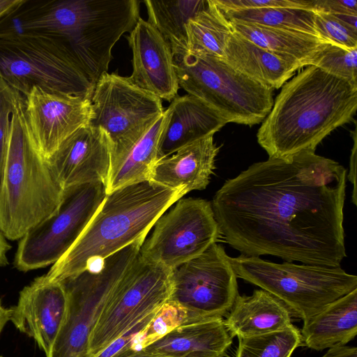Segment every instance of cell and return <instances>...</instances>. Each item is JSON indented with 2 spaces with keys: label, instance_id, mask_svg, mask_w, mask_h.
<instances>
[{
  "label": "cell",
  "instance_id": "obj_37",
  "mask_svg": "<svg viewBox=\"0 0 357 357\" xmlns=\"http://www.w3.org/2000/svg\"><path fill=\"white\" fill-rule=\"evenodd\" d=\"M355 129L351 131V135L354 141L353 148L351 149V154L350 157L349 172L347 174V179L354 185L352 202L356 205V152H357V128L356 121Z\"/></svg>",
  "mask_w": 357,
  "mask_h": 357
},
{
  "label": "cell",
  "instance_id": "obj_11",
  "mask_svg": "<svg viewBox=\"0 0 357 357\" xmlns=\"http://www.w3.org/2000/svg\"><path fill=\"white\" fill-rule=\"evenodd\" d=\"M171 275V269L147 261L139 254L108 298L93 328L89 340L91 357L168 301Z\"/></svg>",
  "mask_w": 357,
  "mask_h": 357
},
{
  "label": "cell",
  "instance_id": "obj_20",
  "mask_svg": "<svg viewBox=\"0 0 357 357\" xmlns=\"http://www.w3.org/2000/svg\"><path fill=\"white\" fill-rule=\"evenodd\" d=\"M232 337L222 317L181 325L143 351L162 357H223Z\"/></svg>",
  "mask_w": 357,
  "mask_h": 357
},
{
  "label": "cell",
  "instance_id": "obj_36",
  "mask_svg": "<svg viewBox=\"0 0 357 357\" xmlns=\"http://www.w3.org/2000/svg\"><path fill=\"white\" fill-rule=\"evenodd\" d=\"M314 12L357 15L356 0H312Z\"/></svg>",
  "mask_w": 357,
  "mask_h": 357
},
{
  "label": "cell",
  "instance_id": "obj_5",
  "mask_svg": "<svg viewBox=\"0 0 357 357\" xmlns=\"http://www.w3.org/2000/svg\"><path fill=\"white\" fill-rule=\"evenodd\" d=\"M237 277L281 301L303 322L325 306L357 288V277L340 266L278 264L259 257H230Z\"/></svg>",
  "mask_w": 357,
  "mask_h": 357
},
{
  "label": "cell",
  "instance_id": "obj_12",
  "mask_svg": "<svg viewBox=\"0 0 357 357\" xmlns=\"http://www.w3.org/2000/svg\"><path fill=\"white\" fill-rule=\"evenodd\" d=\"M236 279L229 257L215 243L172 269L168 301L185 309L197 321L226 317L238 295Z\"/></svg>",
  "mask_w": 357,
  "mask_h": 357
},
{
  "label": "cell",
  "instance_id": "obj_19",
  "mask_svg": "<svg viewBox=\"0 0 357 357\" xmlns=\"http://www.w3.org/2000/svg\"><path fill=\"white\" fill-rule=\"evenodd\" d=\"M219 149L213 135L186 145L158 160L149 181L169 189L182 190L185 194L204 190L215 169Z\"/></svg>",
  "mask_w": 357,
  "mask_h": 357
},
{
  "label": "cell",
  "instance_id": "obj_30",
  "mask_svg": "<svg viewBox=\"0 0 357 357\" xmlns=\"http://www.w3.org/2000/svg\"><path fill=\"white\" fill-rule=\"evenodd\" d=\"M196 321H198L185 309L167 301L158 309L148 326L139 333L133 350L136 353L140 351L176 327Z\"/></svg>",
  "mask_w": 357,
  "mask_h": 357
},
{
  "label": "cell",
  "instance_id": "obj_25",
  "mask_svg": "<svg viewBox=\"0 0 357 357\" xmlns=\"http://www.w3.org/2000/svg\"><path fill=\"white\" fill-rule=\"evenodd\" d=\"M164 122L163 113L126 153L111 164L107 194L125 185L149 181L158 161V142Z\"/></svg>",
  "mask_w": 357,
  "mask_h": 357
},
{
  "label": "cell",
  "instance_id": "obj_2",
  "mask_svg": "<svg viewBox=\"0 0 357 357\" xmlns=\"http://www.w3.org/2000/svg\"><path fill=\"white\" fill-rule=\"evenodd\" d=\"M357 86L308 66L282 86L257 133L268 158L314 151L334 130L353 120Z\"/></svg>",
  "mask_w": 357,
  "mask_h": 357
},
{
  "label": "cell",
  "instance_id": "obj_8",
  "mask_svg": "<svg viewBox=\"0 0 357 357\" xmlns=\"http://www.w3.org/2000/svg\"><path fill=\"white\" fill-rule=\"evenodd\" d=\"M0 77L24 97L38 86L91 99L94 89L66 46L43 35L0 38Z\"/></svg>",
  "mask_w": 357,
  "mask_h": 357
},
{
  "label": "cell",
  "instance_id": "obj_15",
  "mask_svg": "<svg viewBox=\"0 0 357 357\" xmlns=\"http://www.w3.org/2000/svg\"><path fill=\"white\" fill-rule=\"evenodd\" d=\"M46 161L63 189L91 183L106 186L110 142L102 129L87 124L68 137Z\"/></svg>",
  "mask_w": 357,
  "mask_h": 357
},
{
  "label": "cell",
  "instance_id": "obj_28",
  "mask_svg": "<svg viewBox=\"0 0 357 357\" xmlns=\"http://www.w3.org/2000/svg\"><path fill=\"white\" fill-rule=\"evenodd\" d=\"M220 10L228 20L303 32L320 37L315 26V13L313 10L280 7Z\"/></svg>",
  "mask_w": 357,
  "mask_h": 357
},
{
  "label": "cell",
  "instance_id": "obj_21",
  "mask_svg": "<svg viewBox=\"0 0 357 357\" xmlns=\"http://www.w3.org/2000/svg\"><path fill=\"white\" fill-rule=\"evenodd\" d=\"M289 308L264 289L251 296L238 295L224 323L230 335L238 338L282 330L292 324Z\"/></svg>",
  "mask_w": 357,
  "mask_h": 357
},
{
  "label": "cell",
  "instance_id": "obj_35",
  "mask_svg": "<svg viewBox=\"0 0 357 357\" xmlns=\"http://www.w3.org/2000/svg\"><path fill=\"white\" fill-rule=\"evenodd\" d=\"M24 96L0 77V119L24 105Z\"/></svg>",
  "mask_w": 357,
  "mask_h": 357
},
{
  "label": "cell",
  "instance_id": "obj_13",
  "mask_svg": "<svg viewBox=\"0 0 357 357\" xmlns=\"http://www.w3.org/2000/svg\"><path fill=\"white\" fill-rule=\"evenodd\" d=\"M153 226L139 254L171 270L199 256L221 237L211 204L203 199H178Z\"/></svg>",
  "mask_w": 357,
  "mask_h": 357
},
{
  "label": "cell",
  "instance_id": "obj_23",
  "mask_svg": "<svg viewBox=\"0 0 357 357\" xmlns=\"http://www.w3.org/2000/svg\"><path fill=\"white\" fill-rule=\"evenodd\" d=\"M302 342L316 351L346 345L357 335V288L303 322Z\"/></svg>",
  "mask_w": 357,
  "mask_h": 357
},
{
  "label": "cell",
  "instance_id": "obj_38",
  "mask_svg": "<svg viewBox=\"0 0 357 357\" xmlns=\"http://www.w3.org/2000/svg\"><path fill=\"white\" fill-rule=\"evenodd\" d=\"M321 357H357V348L346 345L333 347Z\"/></svg>",
  "mask_w": 357,
  "mask_h": 357
},
{
  "label": "cell",
  "instance_id": "obj_10",
  "mask_svg": "<svg viewBox=\"0 0 357 357\" xmlns=\"http://www.w3.org/2000/svg\"><path fill=\"white\" fill-rule=\"evenodd\" d=\"M91 102L89 124L107 135L111 164L126 153L165 111L160 98L116 73L101 75Z\"/></svg>",
  "mask_w": 357,
  "mask_h": 357
},
{
  "label": "cell",
  "instance_id": "obj_14",
  "mask_svg": "<svg viewBox=\"0 0 357 357\" xmlns=\"http://www.w3.org/2000/svg\"><path fill=\"white\" fill-rule=\"evenodd\" d=\"M24 117L41 155L49 158L92 115L91 99L35 86L24 97Z\"/></svg>",
  "mask_w": 357,
  "mask_h": 357
},
{
  "label": "cell",
  "instance_id": "obj_3",
  "mask_svg": "<svg viewBox=\"0 0 357 357\" xmlns=\"http://www.w3.org/2000/svg\"><path fill=\"white\" fill-rule=\"evenodd\" d=\"M185 192L144 181L106 195L84 231L46 276L61 282L135 243H143L157 220Z\"/></svg>",
  "mask_w": 357,
  "mask_h": 357
},
{
  "label": "cell",
  "instance_id": "obj_16",
  "mask_svg": "<svg viewBox=\"0 0 357 357\" xmlns=\"http://www.w3.org/2000/svg\"><path fill=\"white\" fill-rule=\"evenodd\" d=\"M67 304L62 282L43 275L20 291L17 305L10 308V321L32 337L47 356L65 318Z\"/></svg>",
  "mask_w": 357,
  "mask_h": 357
},
{
  "label": "cell",
  "instance_id": "obj_4",
  "mask_svg": "<svg viewBox=\"0 0 357 357\" xmlns=\"http://www.w3.org/2000/svg\"><path fill=\"white\" fill-rule=\"evenodd\" d=\"M24 107L11 116L0 187V231L11 241L20 239L51 215L63 191L31 137Z\"/></svg>",
  "mask_w": 357,
  "mask_h": 357
},
{
  "label": "cell",
  "instance_id": "obj_42",
  "mask_svg": "<svg viewBox=\"0 0 357 357\" xmlns=\"http://www.w3.org/2000/svg\"><path fill=\"white\" fill-rule=\"evenodd\" d=\"M10 308L4 307L0 301V334L8 321H10Z\"/></svg>",
  "mask_w": 357,
  "mask_h": 357
},
{
  "label": "cell",
  "instance_id": "obj_40",
  "mask_svg": "<svg viewBox=\"0 0 357 357\" xmlns=\"http://www.w3.org/2000/svg\"><path fill=\"white\" fill-rule=\"evenodd\" d=\"M24 1V0H0V18L15 9Z\"/></svg>",
  "mask_w": 357,
  "mask_h": 357
},
{
  "label": "cell",
  "instance_id": "obj_43",
  "mask_svg": "<svg viewBox=\"0 0 357 357\" xmlns=\"http://www.w3.org/2000/svg\"><path fill=\"white\" fill-rule=\"evenodd\" d=\"M129 357H162V356L146 353L142 350L140 351H138V352L134 354L133 355H132Z\"/></svg>",
  "mask_w": 357,
  "mask_h": 357
},
{
  "label": "cell",
  "instance_id": "obj_34",
  "mask_svg": "<svg viewBox=\"0 0 357 357\" xmlns=\"http://www.w3.org/2000/svg\"><path fill=\"white\" fill-rule=\"evenodd\" d=\"M221 10H238L280 7L314 11L312 0H213Z\"/></svg>",
  "mask_w": 357,
  "mask_h": 357
},
{
  "label": "cell",
  "instance_id": "obj_32",
  "mask_svg": "<svg viewBox=\"0 0 357 357\" xmlns=\"http://www.w3.org/2000/svg\"><path fill=\"white\" fill-rule=\"evenodd\" d=\"M314 13L315 26L321 38L344 49H357V33L347 29L331 14Z\"/></svg>",
  "mask_w": 357,
  "mask_h": 357
},
{
  "label": "cell",
  "instance_id": "obj_17",
  "mask_svg": "<svg viewBox=\"0 0 357 357\" xmlns=\"http://www.w3.org/2000/svg\"><path fill=\"white\" fill-rule=\"evenodd\" d=\"M129 33L132 73L128 79L161 100L172 101L177 96L179 85L170 47L155 28L142 17Z\"/></svg>",
  "mask_w": 357,
  "mask_h": 357
},
{
  "label": "cell",
  "instance_id": "obj_33",
  "mask_svg": "<svg viewBox=\"0 0 357 357\" xmlns=\"http://www.w3.org/2000/svg\"><path fill=\"white\" fill-rule=\"evenodd\" d=\"M158 310L134 324L94 357H129L135 354L132 347L137 335L148 326Z\"/></svg>",
  "mask_w": 357,
  "mask_h": 357
},
{
  "label": "cell",
  "instance_id": "obj_26",
  "mask_svg": "<svg viewBox=\"0 0 357 357\" xmlns=\"http://www.w3.org/2000/svg\"><path fill=\"white\" fill-rule=\"evenodd\" d=\"M148 22L167 43L174 57L188 51L185 25L202 10L207 0H146Z\"/></svg>",
  "mask_w": 357,
  "mask_h": 357
},
{
  "label": "cell",
  "instance_id": "obj_22",
  "mask_svg": "<svg viewBox=\"0 0 357 357\" xmlns=\"http://www.w3.org/2000/svg\"><path fill=\"white\" fill-rule=\"evenodd\" d=\"M236 70L273 89H279L302 66L266 50L232 31L224 58Z\"/></svg>",
  "mask_w": 357,
  "mask_h": 357
},
{
  "label": "cell",
  "instance_id": "obj_6",
  "mask_svg": "<svg viewBox=\"0 0 357 357\" xmlns=\"http://www.w3.org/2000/svg\"><path fill=\"white\" fill-rule=\"evenodd\" d=\"M178 85L218 112L227 123L264 121L273 105V89L234 69L222 58L187 51L174 57Z\"/></svg>",
  "mask_w": 357,
  "mask_h": 357
},
{
  "label": "cell",
  "instance_id": "obj_29",
  "mask_svg": "<svg viewBox=\"0 0 357 357\" xmlns=\"http://www.w3.org/2000/svg\"><path fill=\"white\" fill-rule=\"evenodd\" d=\"M302 343L301 331L291 325L282 330L238 338L235 357H291Z\"/></svg>",
  "mask_w": 357,
  "mask_h": 357
},
{
  "label": "cell",
  "instance_id": "obj_31",
  "mask_svg": "<svg viewBox=\"0 0 357 357\" xmlns=\"http://www.w3.org/2000/svg\"><path fill=\"white\" fill-rule=\"evenodd\" d=\"M313 66L357 86V49L348 50L328 44Z\"/></svg>",
  "mask_w": 357,
  "mask_h": 357
},
{
  "label": "cell",
  "instance_id": "obj_44",
  "mask_svg": "<svg viewBox=\"0 0 357 357\" xmlns=\"http://www.w3.org/2000/svg\"><path fill=\"white\" fill-rule=\"evenodd\" d=\"M0 357H2V356H0Z\"/></svg>",
  "mask_w": 357,
  "mask_h": 357
},
{
  "label": "cell",
  "instance_id": "obj_27",
  "mask_svg": "<svg viewBox=\"0 0 357 357\" xmlns=\"http://www.w3.org/2000/svg\"><path fill=\"white\" fill-rule=\"evenodd\" d=\"M232 31L229 21L213 0H207L206 6L185 25L188 51L223 59Z\"/></svg>",
  "mask_w": 357,
  "mask_h": 357
},
{
  "label": "cell",
  "instance_id": "obj_24",
  "mask_svg": "<svg viewBox=\"0 0 357 357\" xmlns=\"http://www.w3.org/2000/svg\"><path fill=\"white\" fill-rule=\"evenodd\" d=\"M229 21L234 31L266 50L298 63L302 67L313 66L326 46L331 44L310 33Z\"/></svg>",
  "mask_w": 357,
  "mask_h": 357
},
{
  "label": "cell",
  "instance_id": "obj_18",
  "mask_svg": "<svg viewBox=\"0 0 357 357\" xmlns=\"http://www.w3.org/2000/svg\"><path fill=\"white\" fill-rule=\"evenodd\" d=\"M164 114L158 160L171 155L186 145L214 135L227 123L208 104L189 94L176 96Z\"/></svg>",
  "mask_w": 357,
  "mask_h": 357
},
{
  "label": "cell",
  "instance_id": "obj_7",
  "mask_svg": "<svg viewBox=\"0 0 357 357\" xmlns=\"http://www.w3.org/2000/svg\"><path fill=\"white\" fill-rule=\"evenodd\" d=\"M143 243H132L61 282L67 294L63 321L46 357H91L89 340L108 298L138 257Z\"/></svg>",
  "mask_w": 357,
  "mask_h": 357
},
{
  "label": "cell",
  "instance_id": "obj_41",
  "mask_svg": "<svg viewBox=\"0 0 357 357\" xmlns=\"http://www.w3.org/2000/svg\"><path fill=\"white\" fill-rule=\"evenodd\" d=\"M10 249V245L6 241V237L0 231V267L8 264L7 252Z\"/></svg>",
  "mask_w": 357,
  "mask_h": 357
},
{
  "label": "cell",
  "instance_id": "obj_1",
  "mask_svg": "<svg viewBox=\"0 0 357 357\" xmlns=\"http://www.w3.org/2000/svg\"><path fill=\"white\" fill-rule=\"evenodd\" d=\"M347 170L305 151L254 163L211 202L221 236L247 256L340 266Z\"/></svg>",
  "mask_w": 357,
  "mask_h": 357
},
{
  "label": "cell",
  "instance_id": "obj_9",
  "mask_svg": "<svg viewBox=\"0 0 357 357\" xmlns=\"http://www.w3.org/2000/svg\"><path fill=\"white\" fill-rule=\"evenodd\" d=\"M106 195L102 183L64 188L57 208L20 238L15 266L26 272L56 263L84 231Z\"/></svg>",
  "mask_w": 357,
  "mask_h": 357
},
{
  "label": "cell",
  "instance_id": "obj_39",
  "mask_svg": "<svg viewBox=\"0 0 357 357\" xmlns=\"http://www.w3.org/2000/svg\"><path fill=\"white\" fill-rule=\"evenodd\" d=\"M352 32L357 33V15L353 14H331Z\"/></svg>",
  "mask_w": 357,
  "mask_h": 357
}]
</instances>
